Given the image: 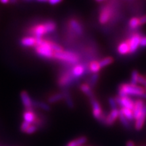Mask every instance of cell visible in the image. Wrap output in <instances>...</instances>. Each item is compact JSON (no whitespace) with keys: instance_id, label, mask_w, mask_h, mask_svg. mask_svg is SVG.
I'll return each mask as SVG.
<instances>
[{"instance_id":"6da1fadb","label":"cell","mask_w":146,"mask_h":146,"mask_svg":"<svg viewBox=\"0 0 146 146\" xmlns=\"http://www.w3.org/2000/svg\"><path fill=\"white\" fill-rule=\"evenodd\" d=\"M118 96H136L138 98L146 99L145 89L138 85H132L130 83L120 84L118 89Z\"/></svg>"},{"instance_id":"7a4b0ae2","label":"cell","mask_w":146,"mask_h":146,"mask_svg":"<svg viewBox=\"0 0 146 146\" xmlns=\"http://www.w3.org/2000/svg\"><path fill=\"white\" fill-rule=\"evenodd\" d=\"M35 50L36 54L40 57L45 59H54V52L51 47L50 41L43 39H36Z\"/></svg>"},{"instance_id":"3957f363","label":"cell","mask_w":146,"mask_h":146,"mask_svg":"<svg viewBox=\"0 0 146 146\" xmlns=\"http://www.w3.org/2000/svg\"><path fill=\"white\" fill-rule=\"evenodd\" d=\"M54 59H56L68 64H78L80 60V56L72 51H62L60 52L54 53Z\"/></svg>"},{"instance_id":"277c9868","label":"cell","mask_w":146,"mask_h":146,"mask_svg":"<svg viewBox=\"0 0 146 146\" xmlns=\"http://www.w3.org/2000/svg\"><path fill=\"white\" fill-rule=\"evenodd\" d=\"M113 15L114 12H113L112 7H111L110 5H104L102 7L98 19L100 25H104L107 24L110 20H112Z\"/></svg>"},{"instance_id":"5b68a950","label":"cell","mask_w":146,"mask_h":146,"mask_svg":"<svg viewBox=\"0 0 146 146\" xmlns=\"http://www.w3.org/2000/svg\"><path fill=\"white\" fill-rule=\"evenodd\" d=\"M142 34L140 33H133L129 38H128L129 41V54H135L139 47H140V39Z\"/></svg>"},{"instance_id":"8992f818","label":"cell","mask_w":146,"mask_h":146,"mask_svg":"<svg viewBox=\"0 0 146 146\" xmlns=\"http://www.w3.org/2000/svg\"><path fill=\"white\" fill-rule=\"evenodd\" d=\"M29 33L31 35L34 37L36 38V39H42L43 36L47 34L44 23L38 24V25L31 27L30 29L29 30Z\"/></svg>"},{"instance_id":"52a82bcc","label":"cell","mask_w":146,"mask_h":146,"mask_svg":"<svg viewBox=\"0 0 146 146\" xmlns=\"http://www.w3.org/2000/svg\"><path fill=\"white\" fill-rule=\"evenodd\" d=\"M69 29L77 36H81L83 35L84 28L81 23L75 18H72L68 22Z\"/></svg>"},{"instance_id":"ba28073f","label":"cell","mask_w":146,"mask_h":146,"mask_svg":"<svg viewBox=\"0 0 146 146\" xmlns=\"http://www.w3.org/2000/svg\"><path fill=\"white\" fill-rule=\"evenodd\" d=\"M76 80V78L72 76L71 71H67V72L62 73L60 76L59 79H58V85L59 86L62 87H68L69 85H72Z\"/></svg>"},{"instance_id":"9c48e42d","label":"cell","mask_w":146,"mask_h":146,"mask_svg":"<svg viewBox=\"0 0 146 146\" xmlns=\"http://www.w3.org/2000/svg\"><path fill=\"white\" fill-rule=\"evenodd\" d=\"M115 100H116L117 104L119 105L121 108H125L131 110H133L134 108L135 101H133L130 97L116 96L115 98Z\"/></svg>"},{"instance_id":"30bf717a","label":"cell","mask_w":146,"mask_h":146,"mask_svg":"<svg viewBox=\"0 0 146 146\" xmlns=\"http://www.w3.org/2000/svg\"><path fill=\"white\" fill-rule=\"evenodd\" d=\"M90 102L91 108H92V114L94 117L96 118L97 120L99 121L100 118L104 114L103 110H102V106L99 103V102L96 99V98H93L90 99Z\"/></svg>"},{"instance_id":"8fae6325","label":"cell","mask_w":146,"mask_h":146,"mask_svg":"<svg viewBox=\"0 0 146 146\" xmlns=\"http://www.w3.org/2000/svg\"><path fill=\"white\" fill-rule=\"evenodd\" d=\"M119 112L120 110L118 108L111 110L110 112L108 114H107L106 119L105 122V125L108 126V127H111V126L114 125L115 121L117 120V118H118Z\"/></svg>"},{"instance_id":"7c38bea8","label":"cell","mask_w":146,"mask_h":146,"mask_svg":"<svg viewBox=\"0 0 146 146\" xmlns=\"http://www.w3.org/2000/svg\"><path fill=\"white\" fill-rule=\"evenodd\" d=\"M21 99L24 107L26 110H31L33 106V101L27 91H23L21 93Z\"/></svg>"},{"instance_id":"4fadbf2b","label":"cell","mask_w":146,"mask_h":146,"mask_svg":"<svg viewBox=\"0 0 146 146\" xmlns=\"http://www.w3.org/2000/svg\"><path fill=\"white\" fill-rule=\"evenodd\" d=\"M145 103L143 100L141 99H137L135 101V106L133 110V116H134L135 120H137L140 115L141 114L142 110H143L144 106H145Z\"/></svg>"},{"instance_id":"5bb4252c","label":"cell","mask_w":146,"mask_h":146,"mask_svg":"<svg viewBox=\"0 0 146 146\" xmlns=\"http://www.w3.org/2000/svg\"><path fill=\"white\" fill-rule=\"evenodd\" d=\"M85 72H86L85 65L80 64L74 65L72 68V70H71V73H72V76L76 79H78V78L81 77L82 76H83Z\"/></svg>"},{"instance_id":"9a60e30c","label":"cell","mask_w":146,"mask_h":146,"mask_svg":"<svg viewBox=\"0 0 146 146\" xmlns=\"http://www.w3.org/2000/svg\"><path fill=\"white\" fill-rule=\"evenodd\" d=\"M146 120V105L144 106L143 110H142L141 114L137 120H136L135 124V129L136 131H139L143 127L144 124Z\"/></svg>"},{"instance_id":"2e32d148","label":"cell","mask_w":146,"mask_h":146,"mask_svg":"<svg viewBox=\"0 0 146 146\" xmlns=\"http://www.w3.org/2000/svg\"><path fill=\"white\" fill-rule=\"evenodd\" d=\"M129 39H126L125 41H122L118 44L117 47V52L120 56H125L129 54Z\"/></svg>"},{"instance_id":"e0dca14e","label":"cell","mask_w":146,"mask_h":146,"mask_svg":"<svg viewBox=\"0 0 146 146\" xmlns=\"http://www.w3.org/2000/svg\"><path fill=\"white\" fill-rule=\"evenodd\" d=\"M24 121L27 122L29 124H33L35 123L36 120V116L35 112L31 110H26L23 114Z\"/></svg>"},{"instance_id":"ac0fdd59","label":"cell","mask_w":146,"mask_h":146,"mask_svg":"<svg viewBox=\"0 0 146 146\" xmlns=\"http://www.w3.org/2000/svg\"><path fill=\"white\" fill-rule=\"evenodd\" d=\"M36 38L34 37L33 36H25L23 38L21 41V44L22 46L25 47H32L36 45Z\"/></svg>"},{"instance_id":"d6986e66","label":"cell","mask_w":146,"mask_h":146,"mask_svg":"<svg viewBox=\"0 0 146 146\" xmlns=\"http://www.w3.org/2000/svg\"><path fill=\"white\" fill-rule=\"evenodd\" d=\"M80 89H81V91L85 95V96H87L88 98H89V99L95 98L94 91L92 90V88L90 87V86H89L87 83L82 84L81 86H80Z\"/></svg>"},{"instance_id":"ffe728a7","label":"cell","mask_w":146,"mask_h":146,"mask_svg":"<svg viewBox=\"0 0 146 146\" xmlns=\"http://www.w3.org/2000/svg\"><path fill=\"white\" fill-rule=\"evenodd\" d=\"M87 141V138L86 137L82 136L70 141L66 146H83Z\"/></svg>"},{"instance_id":"44dd1931","label":"cell","mask_w":146,"mask_h":146,"mask_svg":"<svg viewBox=\"0 0 146 146\" xmlns=\"http://www.w3.org/2000/svg\"><path fill=\"white\" fill-rule=\"evenodd\" d=\"M88 68L89 70L93 74H98L101 70L99 62L97 61V60H94V61L91 62L89 64Z\"/></svg>"},{"instance_id":"7402d4cb","label":"cell","mask_w":146,"mask_h":146,"mask_svg":"<svg viewBox=\"0 0 146 146\" xmlns=\"http://www.w3.org/2000/svg\"><path fill=\"white\" fill-rule=\"evenodd\" d=\"M118 118H119L120 122L121 123L122 125H123V127L125 128V129H127V130H131V126L130 122L128 120L127 118L124 116L123 113L120 112V111L119 112V116H118Z\"/></svg>"},{"instance_id":"603a6c76","label":"cell","mask_w":146,"mask_h":146,"mask_svg":"<svg viewBox=\"0 0 146 146\" xmlns=\"http://www.w3.org/2000/svg\"><path fill=\"white\" fill-rule=\"evenodd\" d=\"M44 25L45 28H46L47 34L54 33L56 30V28H57V25H56V23L52 21H45L44 22Z\"/></svg>"},{"instance_id":"cb8c5ba5","label":"cell","mask_w":146,"mask_h":146,"mask_svg":"<svg viewBox=\"0 0 146 146\" xmlns=\"http://www.w3.org/2000/svg\"><path fill=\"white\" fill-rule=\"evenodd\" d=\"M62 94L64 96V99L65 100L66 104V105L68 106V107L69 108H74V102H73L72 98H71L70 96V94H69L68 91H64V92H62Z\"/></svg>"},{"instance_id":"d4e9b609","label":"cell","mask_w":146,"mask_h":146,"mask_svg":"<svg viewBox=\"0 0 146 146\" xmlns=\"http://www.w3.org/2000/svg\"><path fill=\"white\" fill-rule=\"evenodd\" d=\"M63 99H64V96L62 93H57V94H53L51 96L49 97L47 101H48V102L50 104H54Z\"/></svg>"},{"instance_id":"484cf974","label":"cell","mask_w":146,"mask_h":146,"mask_svg":"<svg viewBox=\"0 0 146 146\" xmlns=\"http://www.w3.org/2000/svg\"><path fill=\"white\" fill-rule=\"evenodd\" d=\"M120 111L123 113L124 116L127 118L129 122H133L134 120V116H133V110H131L125 108H121L120 109Z\"/></svg>"},{"instance_id":"4316f807","label":"cell","mask_w":146,"mask_h":146,"mask_svg":"<svg viewBox=\"0 0 146 146\" xmlns=\"http://www.w3.org/2000/svg\"><path fill=\"white\" fill-rule=\"evenodd\" d=\"M129 27L132 30H136L140 27L139 20V18L133 17L131 18L129 21Z\"/></svg>"},{"instance_id":"83f0119b","label":"cell","mask_w":146,"mask_h":146,"mask_svg":"<svg viewBox=\"0 0 146 146\" xmlns=\"http://www.w3.org/2000/svg\"><path fill=\"white\" fill-rule=\"evenodd\" d=\"M114 62V59L112 57H106L103 59H102L99 62L100 66V68H103L104 67H106L110 65L111 64L113 63Z\"/></svg>"},{"instance_id":"f1b7e54d","label":"cell","mask_w":146,"mask_h":146,"mask_svg":"<svg viewBox=\"0 0 146 146\" xmlns=\"http://www.w3.org/2000/svg\"><path fill=\"white\" fill-rule=\"evenodd\" d=\"M139 73L137 70H133L131 72V79H130V83L132 85H137L138 83V78Z\"/></svg>"},{"instance_id":"f546056e","label":"cell","mask_w":146,"mask_h":146,"mask_svg":"<svg viewBox=\"0 0 146 146\" xmlns=\"http://www.w3.org/2000/svg\"><path fill=\"white\" fill-rule=\"evenodd\" d=\"M99 78H100L99 73H98V74H93L90 77V78H89V82L87 84L90 86V87L93 88V87H94L97 85V83H98V80H99Z\"/></svg>"},{"instance_id":"4dcf8cb0","label":"cell","mask_w":146,"mask_h":146,"mask_svg":"<svg viewBox=\"0 0 146 146\" xmlns=\"http://www.w3.org/2000/svg\"><path fill=\"white\" fill-rule=\"evenodd\" d=\"M33 105L45 111H50L51 110L50 106L48 104L43 102H33Z\"/></svg>"},{"instance_id":"1f68e13d","label":"cell","mask_w":146,"mask_h":146,"mask_svg":"<svg viewBox=\"0 0 146 146\" xmlns=\"http://www.w3.org/2000/svg\"><path fill=\"white\" fill-rule=\"evenodd\" d=\"M108 103H109L111 109L112 110L118 108V104L117 103H116L115 98H112V97H110V98L108 99Z\"/></svg>"},{"instance_id":"d6a6232c","label":"cell","mask_w":146,"mask_h":146,"mask_svg":"<svg viewBox=\"0 0 146 146\" xmlns=\"http://www.w3.org/2000/svg\"><path fill=\"white\" fill-rule=\"evenodd\" d=\"M36 130H37V127H36V125H33V124H32V125H30V127H29V129H27V131H26L27 134H33V133H34L35 132H36Z\"/></svg>"},{"instance_id":"836d02e7","label":"cell","mask_w":146,"mask_h":146,"mask_svg":"<svg viewBox=\"0 0 146 146\" xmlns=\"http://www.w3.org/2000/svg\"><path fill=\"white\" fill-rule=\"evenodd\" d=\"M138 83L140 85H143L144 87L146 86V76H144L142 74H139L138 78Z\"/></svg>"},{"instance_id":"e575fe53","label":"cell","mask_w":146,"mask_h":146,"mask_svg":"<svg viewBox=\"0 0 146 146\" xmlns=\"http://www.w3.org/2000/svg\"><path fill=\"white\" fill-rule=\"evenodd\" d=\"M31 125H32V124H29L28 123H27V122L23 121V123H22V125H21V131L24 133H26V131H27V129H29V127H30Z\"/></svg>"},{"instance_id":"d590c367","label":"cell","mask_w":146,"mask_h":146,"mask_svg":"<svg viewBox=\"0 0 146 146\" xmlns=\"http://www.w3.org/2000/svg\"><path fill=\"white\" fill-rule=\"evenodd\" d=\"M140 47L141 48H145L146 47V35H142L140 39Z\"/></svg>"},{"instance_id":"8d00e7d4","label":"cell","mask_w":146,"mask_h":146,"mask_svg":"<svg viewBox=\"0 0 146 146\" xmlns=\"http://www.w3.org/2000/svg\"><path fill=\"white\" fill-rule=\"evenodd\" d=\"M139 20L140 26H143V25H145L146 24V14L141 16L140 18H139Z\"/></svg>"},{"instance_id":"74e56055","label":"cell","mask_w":146,"mask_h":146,"mask_svg":"<svg viewBox=\"0 0 146 146\" xmlns=\"http://www.w3.org/2000/svg\"><path fill=\"white\" fill-rule=\"evenodd\" d=\"M62 1V0H49L48 3L52 5H56L61 3Z\"/></svg>"},{"instance_id":"f35d334b","label":"cell","mask_w":146,"mask_h":146,"mask_svg":"<svg viewBox=\"0 0 146 146\" xmlns=\"http://www.w3.org/2000/svg\"><path fill=\"white\" fill-rule=\"evenodd\" d=\"M126 146H135V143L133 141H131V140H129L126 143Z\"/></svg>"},{"instance_id":"ab89813d","label":"cell","mask_w":146,"mask_h":146,"mask_svg":"<svg viewBox=\"0 0 146 146\" xmlns=\"http://www.w3.org/2000/svg\"><path fill=\"white\" fill-rule=\"evenodd\" d=\"M0 2L1 3H3V4H5V3L10 2V0H0Z\"/></svg>"},{"instance_id":"60d3db41","label":"cell","mask_w":146,"mask_h":146,"mask_svg":"<svg viewBox=\"0 0 146 146\" xmlns=\"http://www.w3.org/2000/svg\"><path fill=\"white\" fill-rule=\"evenodd\" d=\"M36 1L38 2H41V3H44V2H48L49 0H36Z\"/></svg>"},{"instance_id":"b9f144b4","label":"cell","mask_w":146,"mask_h":146,"mask_svg":"<svg viewBox=\"0 0 146 146\" xmlns=\"http://www.w3.org/2000/svg\"><path fill=\"white\" fill-rule=\"evenodd\" d=\"M18 0H10V3H12V4H14V3H16L17 2Z\"/></svg>"},{"instance_id":"7bdbcfd3","label":"cell","mask_w":146,"mask_h":146,"mask_svg":"<svg viewBox=\"0 0 146 146\" xmlns=\"http://www.w3.org/2000/svg\"><path fill=\"white\" fill-rule=\"evenodd\" d=\"M97 2H102V1H104V0H96Z\"/></svg>"},{"instance_id":"ee69618b","label":"cell","mask_w":146,"mask_h":146,"mask_svg":"<svg viewBox=\"0 0 146 146\" xmlns=\"http://www.w3.org/2000/svg\"><path fill=\"white\" fill-rule=\"evenodd\" d=\"M24 1H33V0H24Z\"/></svg>"},{"instance_id":"f6af8a7d","label":"cell","mask_w":146,"mask_h":146,"mask_svg":"<svg viewBox=\"0 0 146 146\" xmlns=\"http://www.w3.org/2000/svg\"><path fill=\"white\" fill-rule=\"evenodd\" d=\"M139 146H146V145H139Z\"/></svg>"},{"instance_id":"bcb514c9","label":"cell","mask_w":146,"mask_h":146,"mask_svg":"<svg viewBox=\"0 0 146 146\" xmlns=\"http://www.w3.org/2000/svg\"><path fill=\"white\" fill-rule=\"evenodd\" d=\"M145 92H146V86L145 87Z\"/></svg>"}]
</instances>
